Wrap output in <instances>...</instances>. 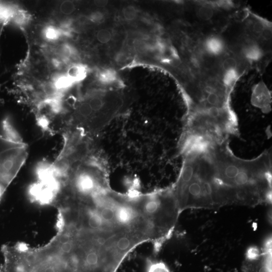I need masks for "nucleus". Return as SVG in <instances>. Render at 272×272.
Segmentation results:
<instances>
[{
	"instance_id": "obj_9",
	"label": "nucleus",
	"mask_w": 272,
	"mask_h": 272,
	"mask_svg": "<svg viewBox=\"0 0 272 272\" xmlns=\"http://www.w3.org/2000/svg\"><path fill=\"white\" fill-rule=\"evenodd\" d=\"M88 69L86 66L81 63H76L71 65L66 74L75 83L84 80L87 77Z\"/></svg>"
},
{
	"instance_id": "obj_14",
	"label": "nucleus",
	"mask_w": 272,
	"mask_h": 272,
	"mask_svg": "<svg viewBox=\"0 0 272 272\" xmlns=\"http://www.w3.org/2000/svg\"><path fill=\"white\" fill-rule=\"evenodd\" d=\"M197 17L203 21L211 19L214 15L213 9L209 6H201L196 11Z\"/></svg>"
},
{
	"instance_id": "obj_2",
	"label": "nucleus",
	"mask_w": 272,
	"mask_h": 272,
	"mask_svg": "<svg viewBox=\"0 0 272 272\" xmlns=\"http://www.w3.org/2000/svg\"><path fill=\"white\" fill-rule=\"evenodd\" d=\"M207 149L186 152L176 182L171 187L180 213L188 209L221 207Z\"/></svg>"
},
{
	"instance_id": "obj_6",
	"label": "nucleus",
	"mask_w": 272,
	"mask_h": 272,
	"mask_svg": "<svg viewBox=\"0 0 272 272\" xmlns=\"http://www.w3.org/2000/svg\"><path fill=\"white\" fill-rule=\"evenodd\" d=\"M251 104L260 109L263 112L270 110L271 96L270 91L262 81L253 86L251 96Z\"/></svg>"
},
{
	"instance_id": "obj_13",
	"label": "nucleus",
	"mask_w": 272,
	"mask_h": 272,
	"mask_svg": "<svg viewBox=\"0 0 272 272\" xmlns=\"http://www.w3.org/2000/svg\"><path fill=\"white\" fill-rule=\"evenodd\" d=\"M146 272H170L165 263L162 261H154L148 259Z\"/></svg>"
},
{
	"instance_id": "obj_21",
	"label": "nucleus",
	"mask_w": 272,
	"mask_h": 272,
	"mask_svg": "<svg viewBox=\"0 0 272 272\" xmlns=\"http://www.w3.org/2000/svg\"><path fill=\"white\" fill-rule=\"evenodd\" d=\"M108 3L107 1H102L96 2V4L99 7H104Z\"/></svg>"
},
{
	"instance_id": "obj_16",
	"label": "nucleus",
	"mask_w": 272,
	"mask_h": 272,
	"mask_svg": "<svg viewBox=\"0 0 272 272\" xmlns=\"http://www.w3.org/2000/svg\"><path fill=\"white\" fill-rule=\"evenodd\" d=\"M97 39L101 43H107L111 39V34L110 32L105 29L99 30L96 34Z\"/></svg>"
},
{
	"instance_id": "obj_5",
	"label": "nucleus",
	"mask_w": 272,
	"mask_h": 272,
	"mask_svg": "<svg viewBox=\"0 0 272 272\" xmlns=\"http://www.w3.org/2000/svg\"><path fill=\"white\" fill-rule=\"evenodd\" d=\"M242 272H272L271 238L266 241L258 256L251 259H245Z\"/></svg>"
},
{
	"instance_id": "obj_15",
	"label": "nucleus",
	"mask_w": 272,
	"mask_h": 272,
	"mask_svg": "<svg viewBox=\"0 0 272 272\" xmlns=\"http://www.w3.org/2000/svg\"><path fill=\"white\" fill-rule=\"evenodd\" d=\"M122 14L126 20L132 21L138 15V10L133 6H127L123 9Z\"/></svg>"
},
{
	"instance_id": "obj_8",
	"label": "nucleus",
	"mask_w": 272,
	"mask_h": 272,
	"mask_svg": "<svg viewBox=\"0 0 272 272\" xmlns=\"http://www.w3.org/2000/svg\"><path fill=\"white\" fill-rule=\"evenodd\" d=\"M242 54L248 61L252 62L260 60L264 53L261 47L254 42H249L242 48Z\"/></svg>"
},
{
	"instance_id": "obj_19",
	"label": "nucleus",
	"mask_w": 272,
	"mask_h": 272,
	"mask_svg": "<svg viewBox=\"0 0 272 272\" xmlns=\"http://www.w3.org/2000/svg\"><path fill=\"white\" fill-rule=\"evenodd\" d=\"M62 51L67 57L75 56L77 53L75 48L69 44H64L62 46Z\"/></svg>"
},
{
	"instance_id": "obj_7",
	"label": "nucleus",
	"mask_w": 272,
	"mask_h": 272,
	"mask_svg": "<svg viewBox=\"0 0 272 272\" xmlns=\"http://www.w3.org/2000/svg\"><path fill=\"white\" fill-rule=\"evenodd\" d=\"M203 47L206 52L212 56H219L226 50V43L220 36L212 35L204 40Z\"/></svg>"
},
{
	"instance_id": "obj_12",
	"label": "nucleus",
	"mask_w": 272,
	"mask_h": 272,
	"mask_svg": "<svg viewBox=\"0 0 272 272\" xmlns=\"http://www.w3.org/2000/svg\"><path fill=\"white\" fill-rule=\"evenodd\" d=\"M42 33L44 37L50 41H56L62 36L59 28L52 25L45 27Z\"/></svg>"
},
{
	"instance_id": "obj_1",
	"label": "nucleus",
	"mask_w": 272,
	"mask_h": 272,
	"mask_svg": "<svg viewBox=\"0 0 272 272\" xmlns=\"http://www.w3.org/2000/svg\"><path fill=\"white\" fill-rule=\"evenodd\" d=\"M207 154L221 206L271 202V160L266 151L245 160L236 156L229 141L211 145Z\"/></svg>"
},
{
	"instance_id": "obj_18",
	"label": "nucleus",
	"mask_w": 272,
	"mask_h": 272,
	"mask_svg": "<svg viewBox=\"0 0 272 272\" xmlns=\"http://www.w3.org/2000/svg\"><path fill=\"white\" fill-rule=\"evenodd\" d=\"M89 19L93 23L100 24L104 22L105 17L102 12L96 11L90 15Z\"/></svg>"
},
{
	"instance_id": "obj_10",
	"label": "nucleus",
	"mask_w": 272,
	"mask_h": 272,
	"mask_svg": "<svg viewBox=\"0 0 272 272\" xmlns=\"http://www.w3.org/2000/svg\"><path fill=\"white\" fill-rule=\"evenodd\" d=\"M52 82L56 89L62 94L75 84L66 74L56 76Z\"/></svg>"
},
{
	"instance_id": "obj_17",
	"label": "nucleus",
	"mask_w": 272,
	"mask_h": 272,
	"mask_svg": "<svg viewBox=\"0 0 272 272\" xmlns=\"http://www.w3.org/2000/svg\"><path fill=\"white\" fill-rule=\"evenodd\" d=\"M75 10V6L71 1H64L60 6V10L64 15H70L74 12Z\"/></svg>"
},
{
	"instance_id": "obj_3",
	"label": "nucleus",
	"mask_w": 272,
	"mask_h": 272,
	"mask_svg": "<svg viewBox=\"0 0 272 272\" xmlns=\"http://www.w3.org/2000/svg\"><path fill=\"white\" fill-rule=\"evenodd\" d=\"M141 214L153 226L161 245L172 235L181 213L171 187L145 195L135 194Z\"/></svg>"
},
{
	"instance_id": "obj_11",
	"label": "nucleus",
	"mask_w": 272,
	"mask_h": 272,
	"mask_svg": "<svg viewBox=\"0 0 272 272\" xmlns=\"http://www.w3.org/2000/svg\"><path fill=\"white\" fill-rule=\"evenodd\" d=\"M98 79L101 83L109 84L115 82L117 76L115 70L109 68L100 71L98 74Z\"/></svg>"
},
{
	"instance_id": "obj_20",
	"label": "nucleus",
	"mask_w": 272,
	"mask_h": 272,
	"mask_svg": "<svg viewBox=\"0 0 272 272\" xmlns=\"http://www.w3.org/2000/svg\"><path fill=\"white\" fill-rule=\"evenodd\" d=\"M15 20L18 24H23L27 21V17L25 14L22 12H18L15 13Z\"/></svg>"
},
{
	"instance_id": "obj_4",
	"label": "nucleus",
	"mask_w": 272,
	"mask_h": 272,
	"mask_svg": "<svg viewBox=\"0 0 272 272\" xmlns=\"http://www.w3.org/2000/svg\"><path fill=\"white\" fill-rule=\"evenodd\" d=\"M0 135V201L28 156V148L12 124L3 125Z\"/></svg>"
}]
</instances>
